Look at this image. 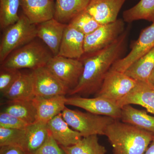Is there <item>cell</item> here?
<instances>
[{"mask_svg":"<svg viewBox=\"0 0 154 154\" xmlns=\"http://www.w3.org/2000/svg\"><path fill=\"white\" fill-rule=\"evenodd\" d=\"M31 72L36 97H50L68 94L69 88L46 66L32 70Z\"/></svg>","mask_w":154,"mask_h":154,"instance_id":"10","label":"cell"},{"mask_svg":"<svg viewBox=\"0 0 154 154\" xmlns=\"http://www.w3.org/2000/svg\"><path fill=\"white\" fill-rule=\"evenodd\" d=\"M148 82L154 87V68L149 77Z\"/></svg>","mask_w":154,"mask_h":154,"instance_id":"35","label":"cell"},{"mask_svg":"<svg viewBox=\"0 0 154 154\" xmlns=\"http://www.w3.org/2000/svg\"><path fill=\"white\" fill-rule=\"evenodd\" d=\"M124 22L131 23L139 20L154 22V0H140L123 13Z\"/></svg>","mask_w":154,"mask_h":154,"instance_id":"26","label":"cell"},{"mask_svg":"<svg viewBox=\"0 0 154 154\" xmlns=\"http://www.w3.org/2000/svg\"><path fill=\"white\" fill-rule=\"evenodd\" d=\"M60 146L66 154H106L107 152L105 147L99 143L96 135L83 137L74 145Z\"/></svg>","mask_w":154,"mask_h":154,"instance_id":"25","label":"cell"},{"mask_svg":"<svg viewBox=\"0 0 154 154\" xmlns=\"http://www.w3.org/2000/svg\"><path fill=\"white\" fill-rule=\"evenodd\" d=\"M4 111L18 117L29 124L36 121V110L33 100L9 101Z\"/></svg>","mask_w":154,"mask_h":154,"instance_id":"24","label":"cell"},{"mask_svg":"<svg viewBox=\"0 0 154 154\" xmlns=\"http://www.w3.org/2000/svg\"><path fill=\"white\" fill-rule=\"evenodd\" d=\"M25 143L22 149L27 154H33L47 140L49 132L47 124L38 122L26 128Z\"/></svg>","mask_w":154,"mask_h":154,"instance_id":"22","label":"cell"},{"mask_svg":"<svg viewBox=\"0 0 154 154\" xmlns=\"http://www.w3.org/2000/svg\"><path fill=\"white\" fill-rule=\"evenodd\" d=\"M52 1H54V0H52Z\"/></svg>","mask_w":154,"mask_h":154,"instance_id":"36","label":"cell"},{"mask_svg":"<svg viewBox=\"0 0 154 154\" xmlns=\"http://www.w3.org/2000/svg\"><path fill=\"white\" fill-rule=\"evenodd\" d=\"M45 66L70 91L78 85L84 70L82 60L60 56L53 57Z\"/></svg>","mask_w":154,"mask_h":154,"instance_id":"8","label":"cell"},{"mask_svg":"<svg viewBox=\"0 0 154 154\" xmlns=\"http://www.w3.org/2000/svg\"><path fill=\"white\" fill-rule=\"evenodd\" d=\"M91 0H56L54 19L66 24L85 11Z\"/></svg>","mask_w":154,"mask_h":154,"instance_id":"21","label":"cell"},{"mask_svg":"<svg viewBox=\"0 0 154 154\" xmlns=\"http://www.w3.org/2000/svg\"><path fill=\"white\" fill-rule=\"evenodd\" d=\"M154 68V48L133 64L124 73L137 82H148Z\"/></svg>","mask_w":154,"mask_h":154,"instance_id":"23","label":"cell"},{"mask_svg":"<svg viewBox=\"0 0 154 154\" xmlns=\"http://www.w3.org/2000/svg\"><path fill=\"white\" fill-rule=\"evenodd\" d=\"M4 30L0 43L1 64L11 53L37 37L36 25L31 24L23 14Z\"/></svg>","mask_w":154,"mask_h":154,"instance_id":"4","label":"cell"},{"mask_svg":"<svg viewBox=\"0 0 154 154\" xmlns=\"http://www.w3.org/2000/svg\"><path fill=\"white\" fill-rule=\"evenodd\" d=\"M144 154H154V137Z\"/></svg>","mask_w":154,"mask_h":154,"instance_id":"34","label":"cell"},{"mask_svg":"<svg viewBox=\"0 0 154 154\" xmlns=\"http://www.w3.org/2000/svg\"><path fill=\"white\" fill-rule=\"evenodd\" d=\"M23 14L37 25L54 18L55 3L52 0H20Z\"/></svg>","mask_w":154,"mask_h":154,"instance_id":"13","label":"cell"},{"mask_svg":"<svg viewBox=\"0 0 154 154\" xmlns=\"http://www.w3.org/2000/svg\"><path fill=\"white\" fill-rule=\"evenodd\" d=\"M22 74L19 70L1 67L0 92L2 95L8 91Z\"/></svg>","mask_w":154,"mask_h":154,"instance_id":"30","label":"cell"},{"mask_svg":"<svg viewBox=\"0 0 154 154\" xmlns=\"http://www.w3.org/2000/svg\"><path fill=\"white\" fill-rule=\"evenodd\" d=\"M0 154H27L21 148L12 146H0Z\"/></svg>","mask_w":154,"mask_h":154,"instance_id":"33","label":"cell"},{"mask_svg":"<svg viewBox=\"0 0 154 154\" xmlns=\"http://www.w3.org/2000/svg\"><path fill=\"white\" fill-rule=\"evenodd\" d=\"M128 31L124 32L112 44L104 49L84 54L80 59L84 70L78 85L69 91V96H87L96 94L100 89L107 72L121 58L125 47Z\"/></svg>","mask_w":154,"mask_h":154,"instance_id":"1","label":"cell"},{"mask_svg":"<svg viewBox=\"0 0 154 154\" xmlns=\"http://www.w3.org/2000/svg\"><path fill=\"white\" fill-rule=\"evenodd\" d=\"M126 0H91L85 10L100 25L115 22Z\"/></svg>","mask_w":154,"mask_h":154,"instance_id":"12","label":"cell"},{"mask_svg":"<svg viewBox=\"0 0 154 154\" xmlns=\"http://www.w3.org/2000/svg\"><path fill=\"white\" fill-rule=\"evenodd\" d=\"M33 154H66L50 133L43 144Z\"/></svg>","mask_w":154,"mask_h":154,"instance_id":"32","label":"cell"},{"mask_svg":"<svg viewBox=\"0 0 154 154\" xmlns=\"http://www.w3.org/2000/svg\"><path fill=\"white\" fill-rule=\"evenodd\" d=\"M63 118L83 137L91 135H105L107 127L116 119L106 116L72 110L66 107L61 113Z\"/></svg>","mask_w":154,"mask_h":154,"instance_id":"5","label":"cell"},{"mask_svg":"<svg viewBox=\"0 0 154 154\" xmlns=\"http://www.w3.org/2000/svg\"><path fill=\"white\" fill-rule=\"evenodd\" d=\"M47 126L50 134L62 146L74 145L83 137L80 133L70 128L61 113L48 122Z\"/></svg>","mask_w":154,"mask_h":154,"instance_id":"18","label":"cell"},{"mask_svg":"<svg viewBox=\"0 0 154 154\" xmlns=\"http://www.w3.org/2000/svg\"><path fill=\"white\" fill-rule=\"evenodd\" d=\"M65 96L36 97L33 101L36 110V122L47 124L66 107Z\"/></svg>","mask_w":154,"mask_h":154,"instance_id":"17","label":"cell"},{"mask_svg":"<svg viewBox=\"0 0 154 154\" xmlns=\"http://www.w3.org/2000/svg\"><path fill=\"white\" fill-rule=\"evenodd\" d=\"M85 35L74 26L67 25L57 56L80 60L85 54Z\"/></svg>","mask_w":154,"mask_h":154,"instance_id":"15","label":"cell"},{"mask_svg":"<svg viewBox=\"0 0 154 154\" xmlns=\"http://www.w3.org/2000/svg\"><path fill=\"white\" fill-rule=\"evenodd\" d=\"M116 104L120 108L127 105H140L154 115V87L149 82H137L134 88Z\"/></svg>","mask_w":154,"mask_h":154,"instance_id":"16","label":"cell"},{"mask_svg":"<svg viewBox=\"0 0 154 154\" xmlns=\"http://www.w3.org/2000/svg\"><path fill=\"white\" fill-rule=\"evenodd\" d=\"M20 0H0V28L5 30L19 18L18 11Z\"/></svg>","mask_w":154,"mask_h":154,"instance_id":"27","label":"cell"},{"mask_svg":"<svg viewBox=\"0 0 154 154\" xmlns=\"http://www.w3.org/2000/svg\"><path fill=\"white\" fill-rule=\"evenodd\" d=\"M66 105L79 107L96 115L106 116L119 120L121 108L115 102L100 97L88 98L75 96L66 98Z\"/></svg>","mask_w":154,"mask_h":154,"instance_id":"11","label":"cell"},{"mask_svg":"<svg viewBox=\"0 0 154 154\" xmlns=\"http://www.w3.org/2000/svg\"><path fill=\"white\" fill-rule=\"evenodd\" d=\"M25 129H11L0 127V146H15L22 149L26 136Z\"/></svg>","mask_w":154,"mask_h":154,"instance_id":"28","label":"cell"},{"mask_svg":"<svg viewBox=\"0 0 154 154\" xmlns=\"http://www.w3.org/2000/svg\"><path fill=\"white\" fill-rule=\"evenodd\" d=\"M121 108L122 122L154 134V116L131 105H124Z\"/></svg>","mask_w":154,"mask_h":154,"instance_id":"20","label":"cell"},{"mask_svg":"<svg viewBox=\"0 0 154 154\" xmlns=\"http://www.w3.org/2000/svg\"><path fill=\"white\" fill-rule=\"evenodd\" d=\"M53 56L48 48L34 39L11 53L1 64V67L34 70L45 66Z\"/></svg>","mask_w":154,"mask_h":154,"instance_id":"3","label":"cell"},{"mask_svg":"<svg viewBox=\"0 0 154 154\" xmlns=\"http://www.w3.org/2000/svg\"><path fill=\"white\" fill-rule=\"evenodd\" d=\"M28 123L18 117L2 111L0 113V127L15 129H25L29 125Z\"/></svg>","mask_w":154,"mask_h":154,"instance_id":"31","label":"cell"},{"mask_svg":"<svg viewBox=\"0 0 154 154\" xmlns=\"http://www.w3.org/2000/svg\"><path fill=\"white\" fill-rule=\"evenodd\" d=\"M106 136L113 147V154H144L154 134L115 119L107 127Z\"/></svg>","mask_w":154,"mask_h":154,"instance_id":"2","label":"cell"},{"mask_svg":"<svg viewBox=\"0 0 154 154\" xmlns=\"http://www.w3.org/2000/svg\"><path fill=\"white\" fill-rule=\"evenodd\" d=\"M124 22L123 19H117L112 23L101 25L94 32L85 35V54L96 52L112 44L124 32Z\"/></svg>","mask_w":154,"mask_h":154,"instance_id":"6","label":"cell"},{"mask_svg":"<svg viewBox=\"0 0 154 154\" xmlns=\"http://www.w3.org/2000/svg\"><path fill=\"white\" fill-rule=\"evenodd\" d=\"M154 48V22L141 31L129 54L116 61L110 70L125 72L133 64Z\"/></svg>","mask_w":154,"mask_h":154,"instance_id":"9","label":"cell"},{"mask_svg":"<svg viewBox=\"0 0 154 154\" xmlns=\"http://www.w3.org/2000/svg\"><path fill=\"white\" fill-rule=\"evenodd\" d=\"M69 23L85 35L94 32L101 25L85 11L77 15Z\"/></svg>","mask_w":154,"mask_h":154,"instance_id":"29","label":"cell"},{"mask_svg":"<svg viewBox=\"0 0 154 154\" xmlns=\"http://www.w3.org/2000/svg\"><path fill=\"white\" fill-rule=\"evenodd\" d=\"M137 83V81L124 72L110 70L95 96L102 97L116 103L127 95Z\"/></svg>","mask_w":154,"mask_h":154,"instance_id":"7","label":"cell"},{"mask_svg":"<svg viewBox=\"0 0 154 154\" xmlns=\"http://www.w3.org/2000/svg\"><path fill=\"white\" fill-rule=\"evenodd\" d=\"M67 25L53 18L36 25L37 37L43 42L54 56L58 55Z\"/></svg>","mask_w":154,"mask_h":154,"instance_id":"14","label":"cell"},{"mask_svg":"<svg viewBox=\"0 0 154 154\" xmlns=\"http://www.w3.org/2000/svg\"><path fill=\"white\" fill-rule=\"evenodd\" d=\"M3 96L9 101L33 100L35 98L32 72L22 74Z\"/></svg>","mask_w":154,"mask_h":154,"instance_id":"19","label":"cell"}]
</instances>
